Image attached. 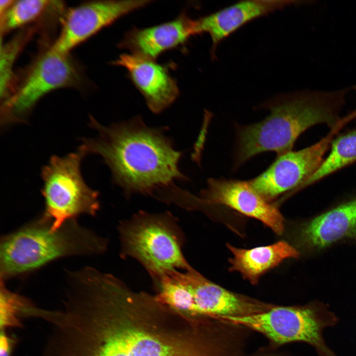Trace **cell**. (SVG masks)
<instances>
[{
    "mask_svg": "<svg viewBox=\"0 0 356 356\" xmlns=\"http://www.w3.org/2000/svg\"><path fill=\"white\" fill-rule=\"evenodd\" d=\"M89 125L98 135L83 138L82 144L88 154L102 157L126 195L155 197L175 181L188 179L179 168L182 152L165 134L166 127H148L138 116L108 126L90 117Z\"/></svg>",
    "mask_w": 356,
    "mask_h": 356,
    "instance_id": "1",
    "label": "cell"
},
{
    "mask_svg": "<svg viewBox=\"0 0 356 356\" xmlns=\"http://www.w3.org/2000/svg\"><path fill=\"white\" fill-rule=\"evenodd\" d=\"M354 88L299 91L269 103L266 107L270 113L262 121L237 126L235 167L264 152L279 155L291 151L299 135L314 125L332 128L341 119L347 94Z\"/></svg>",
    "mask_w": 356,
    "mask_h": 356,
    "instance_id": "2",
    "label": "cell"
},
{
    "mask_svg": "<svg viewBox=\"0 0 356 356\" xmlns=\"http://www.w3.org/2000/svg\"><path fill=\"white\" fill-rule=\"evenodd\" d=\"M2 281L28 274L58 259L104 253L107 239L81 225L76 219L56 230L43 216L1 238Z\"/></svg>",
    "mask_w": 356,
    "mask_h": 356,
    "instance_id": "3",
    "label": "cell"
},
{
    "mask_svg": "<svg viewBox=\"0 0 356 356\" xmlns=\"http://www.w3.org/2000/svg\"><path fill=\"white\" fill-rule=\"evenodd\" d=\"M122 253L134 258L153 281L174 270L191 267L182 252L183 234L169 213L140 211L119 226Z\"/></svg>",
    "mask_w": 356,
    "mask_h": 356,
    "instance_id": "4",
    "label": "cell"
},
{
    "mask_svg": "<svg viewBox=\"0 0 356 356\" xmlns=\"http://www.w3.org/2000/svg\"><path fill=\"white\" fill-rule=\"evenodd\" d=\"M87 154L82 144L74 152L52 156L42 169V216L50 222L53 230L81 215L94 216L99 209V193L88 185L81 173Z\"/></svg>",
    "mask_w": 356,
    "mask_h": 356,
    "instance_id": "5",
    "label": "cell"
},
{
    "mask_svg": "<svg viewBox=\"0 0 356 356\" xmlns=\"http://www.w3.org/2000/svg\"><path fill=\"white\" fill-rule=\"evenodd\" d=\"M222 319L260 332L276 344L302 342L312 346L319 356H338L327 346L322 333L336 324L338 319L319 302L302 306H272L264 312Z\"/></svg>",
    "mask_w": 356,
    "mask_h": 356,
    "instance_id": "6",
    "label": "cell"
},
{
    "mask_svg": "<svg viewBox=\"0 0 356 356\" xmlns=\"http://www.w3.org/2000/svg\"><path fill=\"white\" fill-rule=\"evenodd\" d=\"M68 54L51 47L37 60L16 91L3 100L1 127L24 123L44 96L55 89L79 83L80 74Z\"/></svg>",
    "mask_w": 356,
    "mask_h": 356,
    "instance_id": "7",
    "label": "cell"
},
{
    "mask_svg": "<svg viewBox=\"0 0 356 356\" xmlns=\"http://www.w3.org/2000/svg\"><path fill=\"white\" fill-rule=\"evenodd\" d=\"M355 118L356 113L351 112L341 118L318 142L301 150L278 155L266 171L249 181L250 185L269 203L281 195L292 194L317 170L335 136Z\"/></svg>",
    "mask_w": 356,
    "mask_h": 356,
    "instance_id": "8",
    "label": "cell"
},
{
    "mask_svg": "<svg viewBox=\"0 0 356 356\" xmlns=\"http://www.w3.org/2000/svg\"><path fill=\"white\" fill-rule=\"evenodd\" d=\"M216 205L256 219L277 234H281L284 230V220L276 206L263 198L249 181L210 178L199 197L185 191L181 199V207L189 210Z\"/></svg>",
    "mask_w": 356,
    "mask_h": 356,
    "instance_id": "9",
    "label": "cell"
},
{
    "mask_svg": "<svg viewBox=\"0 0 356 356\" xmlns=\"http://www.w3.org/2000/svg\"><path fill=\"white\" fill-rule=\"evenodd\" d=\"M151 2L148 0H99L72 8L65 15L61 32L51 48L61 53L68 54L103 28Z\"/></svg>",
    "mask_w": 356,
    "mask_h": 356,
    "instance_id": "10",
    "label": "cell"
},
{
    "mask_svg": "<svg viewBox=\"0 0 356 356\" xmlns=\"http://www.w3.org/2000/svg\"><path fill=\"white\" fill-rule=\"evenodd\" d=\"M189 293L191 314L221 318L264 312L272 306L232 292L209 280L192 267L181 271Z\"/></svg>",
    "mask_w": 356,
    "mask_h": 356,
    "instance_id": "11",
    "label": "cell"
},
{
    "mask_svg": "<svg viewBox=\"0 0 356 356\" xmlns=\"http://www.w3.org/2000/svg\"><path fill=\"white\" fill-rule=\"evenodd\" d=\"M113 64L126 69L154 113L165 110L178 97L179 91L176 80L166 67L154 60L125 53L119 56Z\"/></svg>",
    "mask_w": 356,
    "mask_h": 356,
    "instance_id": "12",
    "label": "cell"
},
{
    "mask_svg": "<svg viewBox=\"0 0 356 356\" xmlns=\"http://www.w3.org/2000/svg\"><path fill=\"white\" fill-rule=\"evenodd\" d=\"M344 238L356 240V197L301 223L295 233L298 247L307 252Z\"/></svg>",
    "mask_w": 356,
    "mask_h": 356,
    "instance_id": "13",
    "label": "cell"
},
{
    "mask_svg": "<svg viewBox=\"0 0 356 356\" xmlns=\"http://www.w3.org/2000/svg\"><path fill=\"white\" fill-rule=\"evenodd\" d=\"M197 34L196 20L184 14L165 23L145 28H134L119 44L131 54L155 60L164 52L184 44Z\"/></svg>",
    "mask_w": 356,
    "mask_h": 356,
    "instance_id": "14",
    "label": "cell"
},
{
    "mask_svg": "<svg viewBox=\"0 0 356 356\" xmlns=\"http://www.w3.org/2000/svg\"><path fill=\"white\" fill-rule=\"evenodd\" d=\"M305 1L253 0L242 1L222 8L196 21L197 34H208L212 50L224 38L251 20L292 4Z\"/></svg>",
    "mask_w": 356,
    "mask_h": 356,
    "instance_id": "15",
    "label": "cell"
},
{
    "mask_svg": "<svg viewBox=\"0 0 356 356\" xmlns=\"http://www.w3.org/2000/svg\"><path fill=\"white\" fill-rule=\"evenodd\" d=\"M231 253L229 270L236 271L253 284L267 270L289 258H297L299 252L294 246L284 241L267 246L242 249L227 244Z\"/></svg>",
    "mask_w": 356,
    "mask_h": 356,
    "instance_id": "16",
    "label": "cell"
},
{
    "mask_svg": "<svg viewBox=\"0 0 356 356\" xmlns=\"http://www.w3.org/2000/svg\"><path fill=\"white\" fill-rule=\"evenodd\" d=\"M330 148L317 170L295 192L356 162V128L334 139Z\"/></svg>",
    "mask_w": 356,
    "mask_h": 356,
    "instance_id": "17",
    "label": "cell"
},
{
    "mask_svg": "<svg viewBox=\"0 0 356 356\" xmlns=\"http://www.w3.org/2000/svg\"><path fill=\"white\" fill-rule=\"evenodd\" d=\"M53 1L46 0H14L8 9L0 15L1 33L4 34L21 27L36 20L53 4Z\"/></svg>",
    "mask_w": 356,
    "mask_h": 356,
    "instance_id": "18",
    "label": "cell"
},
{
    "mask_svg": "<svg viewBox=\"0 0 356 356\" xmlns=\"http://www.w3.org/2000/svg\"><path fill=\"white\" fill-rule=\"evenodd\" d=\"M0 328L20 326V318L25 317L28 308L32 304L26 298L9 291L4 281H0Z\"/></svg>",
    "mask_w": 356,
    "mask_h": 356,
    "instance_id": "19",
    "label": "cell"
},
{
    "mask_svg": "<svg viewBox=\"0 0 356 356\" xmlns=\"http://www.w3.org/2000/svg\"><path fill=\"white\" fill-rule=\"evenodd\" d=\"M25 37L20 35L6 44H0V94L3 100L8 96V89L13 76V65Z\"/></svg>",
    "mask_w": 356,
    "mask_h": 356,
    "instance_id": "20",
    "label": "cell"
},
{
    "mask_svg": "<svg viewBox=\"0 0 356 356\" xmlns=\"http://www.w3.org/2000/svg\"><path fill=\"white\" fill-rule=\"evenodd\" d=\"M15 340L7 335L5 330H0V356H11Z\"/></svg>",
    "mask_w": 356,
    "mask_h": 356,
    "instance_id": "21",
    "label": "cell"
},
{
    "mask_svg": "<svg viewBox=\"0 0 356 356\" xmlns=\"http://www.w3.org/2000/svg\"><path fill=\"white\" fill-rule=\"evenodd\" d=\"M14 0H0V15L5 12L11 6Z\"/></svg>",
    "mask_w": 356,
    "mask_h": 356,
    "instance_id": "22",
    "label": "cell"
},
{
    "mask_svg": "<svg viewBox=\"0 0 356 356\" xmlns=\"http://www.w3.org/2000/svg\"><path fill=\"white\" fill-rule=\"evenodd\" d=\"M277 356L273 355H263V356Z\"/></svg>",
    "mask_w": 356,
    "mask_h": 356,
    "instance_id": "23",
    "label": "cell"
}]
</instances>
